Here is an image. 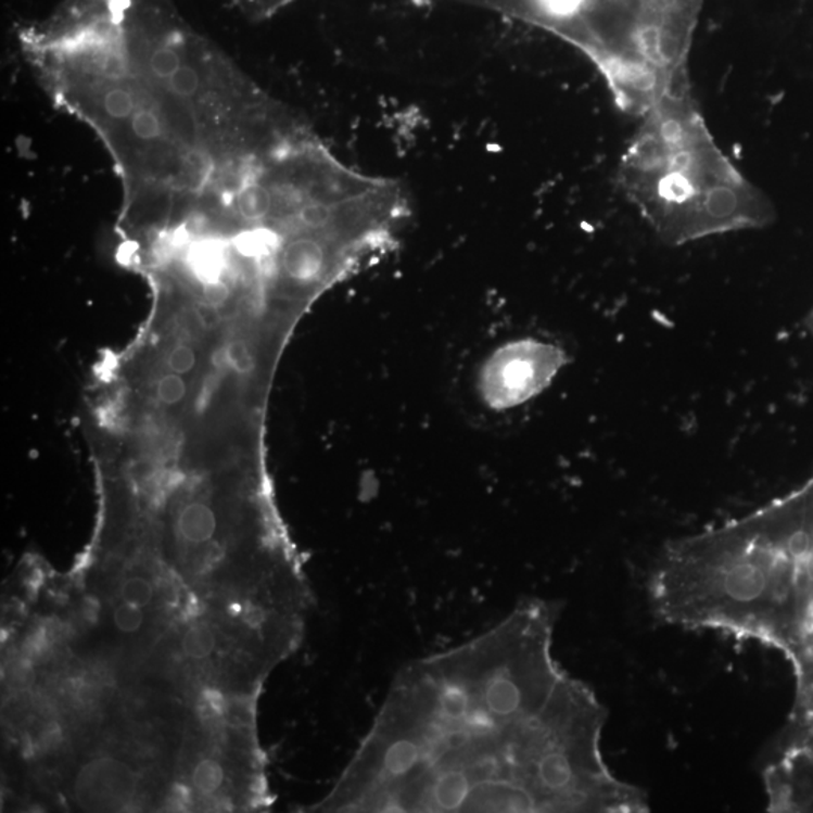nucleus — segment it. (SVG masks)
<instances>
[{
    "instance_id": "obj_5",
    "label": "nucleus",
    "mask_w": 813,
    "mask_h": 813,
    "mask_svg": "<svg viewBox=\"0 0 813 813\" xmlns=\"http://www.w3.org/2000/svg\"><path fill=\"white\" fill-rule=\"evenodd\" d=\"M487 703L494 714L501 715V717H511V715L523 711V690H521L519 683L508 678V676H497L490 683Z\"/></svg>"
},
{
    "instance_id": "obj_17",
    "label": "nucleus",
    "mask_w": 813,
    "mask_h": 813,
    "mask_svg": "<svg viewBox=\"0 0 813 813\" xmlns=\"http://www.w3.org/2000/svg\"><path fill=\"white\" fill-rule=\"evenodd\" d=\"M196 314L198 320H200L201 326H204L205 329H214V327L220 325V314L216 306L208 305L205 302L201 303L198 306Z\"/></svg>"
},
{
    "instance_id": "obj_15",
    "label": "nucleus",
    "mask_w": 813,
    "mask_h": 813,
    "mask_svg": "<svg viewBox=\"0 0 813 813\" xmlns=\"http://www.w3.org/2000/svg\"><path fill=\"white\" fill-rule=\"evenodd\" d=\"M167 365H169V368L175 373L190 372L194 368V365H196V354H194L193 348L189 347V345H178L170 353Z\"/></svg>"
},
{
    "instance_id": "obj_1",
    "label": "nucleus",
    "mask_w": 813,
    "mask_h": 813,
    "mask_svg": "<svg viewBox=\"0 0 813 813\" xmlns=\"http://www.w3.org/2000/svg\"><path fill=\"white\" fill-rule=\"evenodd\" d=\"M622 186L671 244L773 220L768 198L715 147L696 111L688 80L649 111L622 158Z\"/></svg>"
},
{
    "instance_id": "obj_11",
    "label": "nucleus",
    "mask_w": 813,
    "mask_h": 813,
    "mask_svg": "<svg viewBox=\"0 0 813 813\" xmlns=\"http://www.w3.org/2000/svg\"><path fill=\"white\" fill-rule=\"evenodd\" d=\"M442 713L449 719H460L466 714L469 699L466 691L458 686H447L443 688L441 696Z\"/></svg>"
},
{
    "instance_id": "obj_9",
    "label": "nucleus",
    "mask_w": 813,
    "mask_h": 813,
    "mask_svg": "<svg viewBox=\"0 0 813 813\" xmlns=\"http://www.w3.org/2000/svg\"><path fill=\"white\" fill-rule=\"evenodd\" d=\"M181 65L180 54L170 47L163 46L161 49H155L151 54V72L163 80H169Z\"/></svg>"
},
{
    "instance_id": "obj_13",
    "label": "nucleus",
    "mask_w": 813,
    "mask_h": 813,
    "mask_svg": "<svg viewBox=\"0 0 813 813\" xmlns=\"http://www.w3.org/2000/svg\"><path fill=\"white\" fill-rule=\"evenodd\" d=\"M186 391V383L181 379L180 373H169V376H165L158 381V399L167 404V406H175V404L181 403L185 399Z\"/></svg>"
},
{
    "instance_id": "obj_10",
    "label": "nucleus",
    "mask_w": 813,
    "mask_h": 813,
    "mask_svg": "<svg viewBox=\"0 0 813 813\" xmlns=\"http://www.w3.org/2000/svg\"><path fill=\"white\" fill-rule=\"evenodd\" d=\"M131 131L138 139L155 140L162 136V120L154 112L138 111L131 119Z\"/></svg>"
},
{
    "instance_id": "obj_16",
    "label": "nucleus",
    "mask_w": 813,
    "mask_h": 813,
    "mask_svg": "<svg viewBox=\"0 0 813 813\" xmlns=\"http://www.w3.org/2000/svg\"><path fill=\"white\" fill-rule=\"evenodd\" d=\"M202 295H204L205 303L219 307L229 301L231 291L224 280H216V282L205 283Z\"/></svg>"
},
{
    "instance_id": "obj_3",
    "label": "nucleus",
    "mask_w": 813,
    "mask_h": 813,
    "mask_svg": "<svg viewBox=\"0 0 813 813\" xmlns=\"http://www.w3.org/2000/svg\"><path fill=\"white\" fill-rule=\"evenodd\" d=\"M187 264L204 285L221 280L228 264L227 246L217 239L198 240L187 252Z\"/></svg>"
},
{
    "instance_id": "obj_14",
    "label": "nucleus",
    "mask_w": 813,
    "mask_h": 813,
    "mask_svg": "<svg viewBox=\"0 0 813 813\" xmlns=\"http://www.w3.org/2000/svg\"><path fill=\"white\" fill-rule=\"evenodd\" d=\"M200 74L189 65H181L169 79V87L177 96H194L200 89Z\"/></svg>"
},
{
    "instance_id": "obj_2",
    "label": "nucleus",
    "mask_w": 813,
    "mask_h": 813,
    "mask_svg": "<svg viewBox=\"0 0 813 813\" xmlns=\"http://www.w3.org/2000/svg\"><path fill=\"white\" fill-rule=\"evenodd\" d=\"M282 266L288 278L295 280V282H315L326 271L327 249L325 243L310 236L297 237L285 247Z\"/></svg>"
},
{
    "instance_id": "obj_8",
    "label": "nucleus",
    "mask_w": 813,
    "mask_h": 813,
    "mask_svg": "<svg viewBox=\"0 0 813 813\" xmlns=\"http://www.w3.org/2000/svg\"><path fill=\"white\" fill-rule=\"evenodd\" d=\"M103 106L111 118L126 119L135 114L134 93L127 88H112L111 91L104 93Z\"/></svg>"
},
{
    "instance_id": "obj_4",
    "label": "nucleus",
    "mask_w": 813,
    "mask_h": 813,
    "mask_svg": "<svg viewBox=\"0 0 813 813\" xmlns=\"http://www.w3.org/2000/svg\"><path fill=\"white\" fill-rule=\"evenodd\" d=\"M282 246L279 232L268 227H258L240 232L233 239V247L239 255L249 259L267 258Z\"/></svg>"
},
{
    "instance_id": "obj_7",
    "label": "nucleus",
    "mask_w": 813,
    "mask_h": 813,
    "mask_svg": "<svg viewBox=\"0 0 813 813\" xmlns=\"http://www.w3.org/2000/svg\"><path fill=\"white\" fill-rule=\"evenodd\" d=\"M419 749L415 742L408 740L396 741L384 757V768L394 776L406 774L418 762Z\"/></svg>"
},
{
    "instance_id": "obj_18",
    "label": "nucleus",
    "mask_w": 813,
    "mask_h": 813,
    "mask_svg": "<svg viewBox=\"0 0 813 813\" xmlns=\"http://www.w3.org/2000/svg\"><path fill=\"white\" fill-rule=\"evenodd\" d=\"M809 326H811V329L813 330V310L811 317H809Z\"/></svg>"
},
{
    "instance_id": "obj_12",
    "label": "nucleus",
    "mask_w": 813,
    "mask_h": 813,
    "mask_svg": "<svg viewBox=\"0 0 813 813\" xmlns=\"http://www.w3.org/2000/svg\"><path fill=\"white\" fill-rule=\"evenodd\" d=\"M225 357H227L228 367L239 373H247L255 368L254 354L251 353V348L244 342L236 341L229 344L225 348Z\"/></svg>"
},
{
    "instance_id": "obj_6",
    "label": "nucleus",
    "mask_w": 813,
    "mask_h": 813,
    "mask_svg": "<svg viewBox=\"0 0 813 813\" xmlns=\"http://www.w3.org/2000/svg\"><path fill=\"white\" fill-rule=\"evenodd\" d=\"M467 792H469V782L465 773L449 772L443 774L439 784L434 788L435 801L439 806L445 809H455L465 803Z\"/></svg>"
}]
</instances>
